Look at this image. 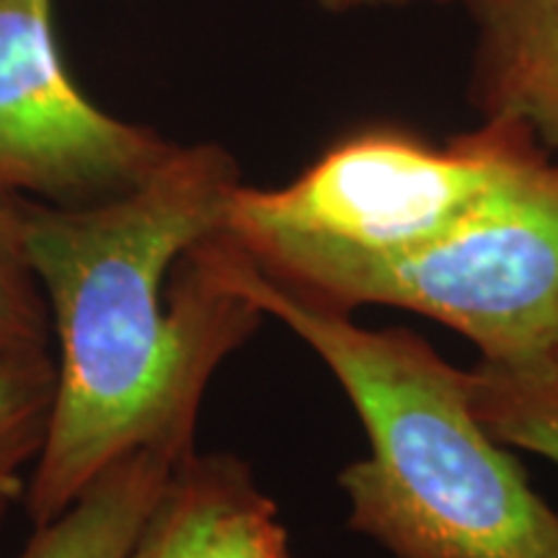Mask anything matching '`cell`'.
I'll list each match as a JSON object with an SVG mask.
<instances>
[{"label": "cell", "instance_id": "5", "mask_svg": "<svg viewBox=\"0 0 558 558\" xmlns=\"http://www.w3.org/2000/svg\"><path fill=\"white\" fill-rule=\"evenodd\" d=\"M171 150L75 86L54 41L52 0H0V194L94 205L135 190Z\"/></svg>", "mask_w": 558, "mask_h": 558}, {"label": "cell", "instance_id": "2", "mask_svg": "<svg viewBox=\"0 0 558 558\" xmlns=\"http://www.w3.org/2000/svg\"><path fill=\"white\" fill-rule=\"evenodd\" d=\"M209 254L230 288L316 349L357 409L369 458L339 476L349 527L393 558H558V514L478 422L471 373L409 329H362L279 288L226 228Z\"/></svg>", "mask_w": 558, "mask_h": 558}, {"label": "cell", "instance_id": "12", "mask_svg": "<svg viewBox=\"0 0 558 558\" xmlns=\"http://www.w3.org/2000/svg\"><path fill=\"white\" fill-rule=\"evenodd\" d=\"M326 11L344 13V11H357L367 9V5H401V3H416V0H318ZM437 3H445V0H437Z\"/></svg>", "mask_w": 558, "mask_h": 558}, {"label": "cell", "instance_id": "8", "mask_svg": "<svg viewBox=\"0 0 558 558\" xmlns=\"http://www.w3.org/2000/svg\"><path fill=\"white\" fill-rule=\"evenodd\" d=\"M177 463L156 450L120 458L60 518L34 527L19 558H124Z\"/></svg>", "mask_w": 558, "mask_h": 558}, {"label": "cell", "instance_id": "1", "mask_svg": "<svg viewBox=\"0 0 558 558\" xmlns=\"http://www.w3.org/2000/svg\"><path fill=\"white\" fill-rule=\"evenodd\" d=\"M239 186L230 153L202 143L173 145L120 197L24 199L26 254L60 347L50 429L24 499L34 527L124 456L194 450L209 378L264 316L209 254Z\"/></svg>", "mask_w": 558, "mask_h": 558}, {"label": "cell", "instance_id": "3", "mask_svg": "<svg viewBox=\"0 0 558 558\" xmlns=\"http://www.w3.org/2000/svg\"><path fill=\"white\" fill-rule=\"evenodd\" d=\"M538 150L527 124L512 120H486L445 145L399 124H369L329 145L290 184H241L222 228L264 275L403 254L469 218Z\"/></svg>", "mask_w": 558, "mask_h": 558}, {"label": "cell", "instance_id": "6", "mask_svg": "<svg viewBox=\"0 0 558 558\" xmlns=\"http://www.w3.org/2000/svg\"><path fill=\"white\" fill-rule=\"evenodd\" d=\"M124 558H292L275 501L230 456L186 452Z\"/></svg>", "mask_w": 558, "mask_h": 558}, {"label": "cell", "instance_id": "10", "mask_svg": "<svg viewBox=\"0 0 558 558\" xmlns=\"http://www.w3.org/2000/svg\"><path fill=\"white\" fill-rule=\"evenodd\" d=\"M54 390L58 365L50 352L0 354V538L45 450Z\"/></svg>", "mask_w": 558, "mask_h": 558}, {"label": "cell", "instance_id": "7", "mask_svg": "<svg viewBox=\"0 0 558 558\" xmlns=\"http://www.w3.org/2000/svg\"><path fill=\"white\" fill-rule=\"evenodd\" d=\"M478 26L473 101L512 120L558 160V0H469Z\"/></svg>", "mask_w": 558, "mask_h": 558}, {"label": "cell", "instance_id": "11", "mask_svg": "<svg viewBox=\"0 0 558 558\" xmlns=\"http://www.w3.org/2000/svg\"><path fill=\"white\" fill-rule=\"evenodd\" d=\"M52 318L26 254L24 199L0 194V354L50 352Z\"/></svg>", "mask_w": 558, "mask_h": 558}, {"label": "cell", "instance_id": "4", "mask_svg": "<svg viewBox=\"0 0 558 558\" xmlns=\"http://www.w3.org/2000/svg\"><path fill=\"white\" fill-rule=\"evenodd\" d=\"M264 277L347 316L360 305H396L442 320L481 349V360L556 352L558 160L538 150L469 218L418 248L318 259Z\"/></svg>", "mask_w": 558, "mask_h": 558}, {"label": "cell", "instance_id": "9", "mask_svg": "<svg viewBox=\"0 0 558 558\" xmlns=\"http://www.w3.org/2000/svg\"><path fill=\"white\" fill-rule=\"evenodd\" d=\"M471 386L488 435L558 465V349L527 360H481Z\"/></svg>", "mask_w": 558, "mask_h": 558}]
</instances>
